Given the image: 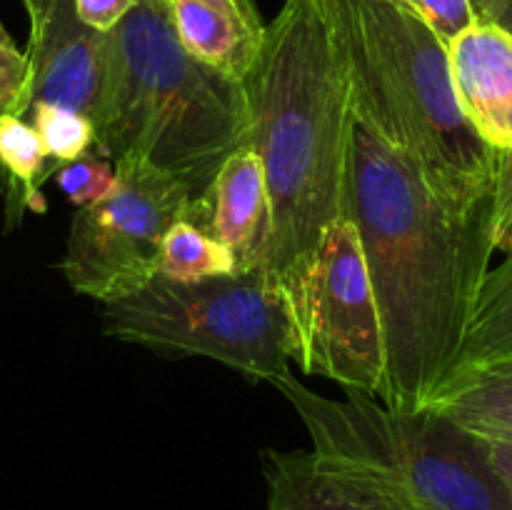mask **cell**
<instances>
[{
  "instance_id": "cell-12",
  "label": "cell",
  "mask_w": 512,
  "mask_h": 510,
  "mask_svg": "<svg viewBox=\"0 0 512 510\" xmlns=\"http://www.w3.org/2000/svg\"><path fill=\"white\" fill-rule=\"evenodd\" d=\"M268 510H415L398 495L338 468L308 450H263Z\"/></svg>"
},
{
  "instance_id": "cell-25",
  "label": "cell",
  "mask_w": 512,
  "mask_h": 510,
  "mask_svg": "<svg viewBox=\"0 0 512 510\" xmlns=\"http://www.w3.org/2000/svg\"><path fill=\"white\" fill-rule=\"evenodd\" d=\"M475 15V23H493L503 0H468Z\"/></svg>"
},
{
  "instance_id": "cell-3",
  "label": "cell",
  "mask_w": 512,
  "mask_h": 510,
  "mask_svg": "<svg viewBox=\"0 0 512 510\" xmlns=\"http://www.w3.org/2000/svg\"><path fill=\"white\" fill-rule=\"evenodd\" d=\"M353 118L460 213L490 205L495 150L465 118L448 45L398 0H320Z\"/></svg>"
},
{
  "instance_id": "cell-11",
  "label": "cell",
  "mask_w": 512,
  "mask_h": 510,
  "mask_svg": "<svg viewBox=\"0 0 512 510\" xmlns=\"http://www.w3.org/2000/svg\"><path fill=\"white\" fill-rule=\"evenodd\" d=\"M450 78L465 118L493 150H512V35L473 23L448 43Z\"/></svg>"
},
{
  "instance_id": "cell-9",
  "label": "cell",
  "mask_w": 512,
  "mask_h": 510,
  "mask_svg": "<svg viewBox=\"0 0 512 510\" xmlns=\"http://www.w3.org/2000/svg\"><path fill=\"white\" fill-rule=\"evenodd\" d=\"M30 20V105H65L98 120L108 78V33L93 30L73 0H23Z\"/></svg>"
},
{
  "instance_id": "cell-10",
  "label": "cell",
  "mask_w": 512,
  "mask_h": 510,
  "mask_svg": "<svg viewBox=\"0 0 512 510\" xmlns=\"http://www.w3.org/2000/svg\"><path fill=\"white\" fill-rule=\"evenodd\" d=\"M185 220L233 253L238 270L263 268L270 238V203L263 163L250 143L235 148L193 200Z\"/></svg>"
},
{
  "instance_id": "cell-20",
  "label": "cell",
  "mask_w": 512,
  "mask_h": 510,
  "mask_svg": "<svg viewBox=\"0 0 512 510\" xmlns=\"http://www.w3.org/2000/svg\"><path fill=\"white\" fill-rule=\"evenodd\" d=\"M30 65L28 55L15 48L8 30L0 25V115H28Z\"/></svg>"
},
{
  "instance_id": "cell-27",
  "label": "cell",
  "mask_w": 512,
  "mask_h": 510,
  "mask_svg": "<svg viewBox=\"0 0 512 510\" xmlns=\"http://www.w3.org/2000/svg\"><path fill=\"white\" fill-rule=\"evenodd\" d=\"M493 23L498 25V28L508 30V33L512 35V0H503V5H500V10H498V15H495Z\"/></svg>"
},
{
  "instance_id": "cell-6",
  "label": "cell",
  "mask_w": 512,
  "mask_h": 510,
  "mask_svg": "<svg viewBox=\"0 0 512 510\" xmlns=\"http://www.w3.org/2000/svg\"><path fill=\"white\" fill-rule=\"evenodd\" d=\"M105 335L170 358L218 360L248 380L290 375V325L263 268L175 283L155 275L103 305Z\"/></svg>"
},
{
  "instance_id": "cell-21",
  "label": "cell",
  "mask_w": 512,
  "mask_h": 510,
  "mask_svg": "<svg viewBox=\"0 0 512 510\" xmlns=\"http://www.w3.org/2000/svg\"><path fill=\"white\" fill-rule=\"evenodd\" d=\"M490 235L495 250L505 255L512 253V150H495Z\"/></svg>"
},
{
  "instance_id": "cell-26",
  "label": "cell",
  "mask_w": 512,
  "mask_h": 510,
  "mask_svg": "<svg viewBox=\"0 0 512 510\" xmlns=\"http://www.w3.org/2000/svg\"><path fill=\"white\" fill-rule=\"evenodd\" d=\"M203 3L215 5V8L230 10V13H255V3L253 0H203Z\"/></svg>"
},
{
  "instance_id": "cell-16",
  "label": "cell",
  "mask_w": 512,
  "mask_h": 510,
  "mask_svg": "<svg viewBox=\"0 0 512 510\" xmlns=\"http://www.w3.org/2000/svg\"><path fill=\"white\" fill-rule=\"evenodd\" d=\"M45 153L33 125L18 115H0V170L8 180L10 215L20 208L43 213L45 203L40 195V183L45 180Z\"/></svg>"
},
{
  "instance_id": "cell-7",
  "label": "cell",
  "mask_w": 512,
  "mask_h": 510,
  "mask_svg": "<svg viewBox=\"0 0 512 510\" xmlns=\"http://www.w3.org/2000/svg\"><path fill=\"white\" fill-rule=\"evenodd\" d=\"M290 358L310 375L378 398L383 335L355 225L338 218L323 235L303 283L283 300Z\"/></svg>"
},
{
  "instance_id": "cell-18",
  "label": "cell",
  "mask_w": 512,
  "mask_h": 510,
  "mask_svg": "<svg viewBox=\"0 0 512 510\" xmlns=\"http://www.w3.org/2000/svg\"><path fill=\"white\" fill-rule=\"evenodd\" d=\"M28 113L33 118V128L43 143L45 153L55 160V165L68 163V160L88 153L90 145L95 143L93 120L78 110L38 100V103L30 105Z\"/></svg>"
},
{
  "instance_id": "cell-1",
  "label": "cell",
  "mask_w": 512,
  "mask_h": 510,
  "mask_svg": "<svg viewBox=\"0 0 512 510\" xmlns=\"http://www.w3.org/2000/svg\"><path fill=\"white\" fill-rule=\"evenodd\" d=\"M343 215L358 230L383 335L378 400L425 408L453 373L490 270V205L450 208L408 160L350 118Z\"/></svg>"
},
{
  "instance_id": "cell-13",
  "label": "cell",
  "mask_w": 512,
  "mask_h": 510,
  "mask_svg": "<svg viewBox=\"0 0 512 510\" xmlns=\"http://www.w3.org/2000/svg\"><path fill=\"white\" fill-rule=\"evenodd\" d=\"M178 43L198 63L243 83L258 63L265 40L260 13H230L203 0H168Z\"/></svg>"
},
{
  "instance_id": "cell-23",
  "label": "cell",
  "mask_w": 512,
  "mask_h": 510,
  "mask_svg": "<svg viewBox=\"0 0 512 510\" xmlns=\"http://www.w3.org/2000/svg\"><path fill=\"white\" fill-rule=\"evenodd\" d=\"M135 3L138 0H73L78 18L100 33H110Z\"/></svg>"
},
{
  "instance_id": "cell-4",
  "label": "cell",
  "mask_w": 512,
  "mask_h": 510,
  "mask_svg": "<svg viewBox=\"0 0 512 510\" xmlns=\"http://www.w3.org/2000/svg\"><path fill=\"white\" fill-rule=\"evenodd\" d=\"M93 125L98 155L170 175L193 200L220 163L250 143L243 83L185 53L168 0H138L108 33V78Z\"/></svg>"
},
{
  "instance_id": "cell-22",
  "label": "cell",
  "mask_w": 512,
  "mask_h": 510,
  "mask_svg": "<svg viewBox=\"0 0 512 510\" xmlns=\"http://www.w3.org/2000/svg\"><path fill=\"white\" fill-rule=\"evenodd\" d=\"M398 3L408 5L415 13L423 15L425 23L440 35L445 45L475 23L468 0H398Z\"/></svg>"
},
{
  "instance_id": "cell-2",
  "label": "cell",
  "mask_w": 512,
  "mask_h": 510,
  "mask_svg": "<svg viewBox=\"0 0 512 510\" xmlns=\"http://www.w3.org/2000/svg\"><path fill=\"white\" fill-rule=\"evenodd\" d=\"M243 88L270 203L263 270L283 303L303 283L325 230L343 218L353 113L320 0H285L265 25Z\"/></svg>"
},
{
  "instance_id": "cell-15",
  "label": "cell",
  "mask_w": 512,
  "mask_h": 510,
  "mask_svg": "<svg viewBox=\"0 0 512 510\" xmlns=\"http://www.w3.org/2000/svg\"><path fill=\"white\" fill-rule=\"evenodd\" d=\"M512 358V253L485 273L450 378L478 365ZM448 378V380H450ZM445 380V383H448Z\"/></svg>"
},
{
  "instance_id": "cell-5",
  "label": "cell",
  "mask_w": 512,
  "mask_h": 510,
  "mask_svg": "<svg viewBox=\"0 0 512 510\" xmlns=\"http://www.w3.org/2000/svg\"><path fill=\"white\" fill-rule=\"evenodd\" d=\"M273 388L300 415L320 463L358 475L415 510H512V488L483 440L445 415L395 410L355 390L330 400L293 373Z\"/></svg>"
},
{
  "instance_id": "cell-14",
  "label": "cell",
  "mask_w": 512,
  "mask_h": 510,
  "mask_svg": "<svg viewBox=\"0 0 512 510\" xmlns=\"http://www.w3.org/2000/svg\"><path fill=\"white\" fill-rule=\"evenodd\" d=\"M425 408L478 438L512 443V358L453 375Z\"/></svg>"
},
{
  "instance_id": "cell-17",
  "label": "cell",
  "mask_w": 512,
  "mask_h": 510,
  "mask_svg": "<svg viewBox=\"0 0 512 510\" xmlns=\"http://www.w3.org/2000/svg\"><path fill=\"white\" fill-rule=\"evenodd\" d=\"M233 273H240V270L225 245H220L185 218L170 225L163 238V248H160V278L175 280V283H200V280Z\"/></svg>"
},
{
  "instance_id": "cell-24",
  "label": "cell",
  "mask_w": 512,
  "mask_h": 510,
  "mask_svg": "<svg viewBox=\"0 0 512 510\" xmlns=\"http://www.w3.org/2000/svg\"><path fill=\"white\" fill-rule=\"evenodd\" d=\"M483 440V448L488 453L490 463L493 468L498 470L500 478L512 488V443H503V440H488V438H480Z\"/></svg>"
},
{
  "instance_id": "cell-19",
  "label": "cell",
  "mask_w": 512,
  "mask_h": 510,
  "mask_svg": "<svg viewBox=\"0 0 512 510\" xmlns=\"http://www.w3.org/2000/svg\"><path fill=\"white\" fill-rule=\"evenodd\" d=\"M50 175H55L58 188L63 190V195L75 208L105 200L120 185V175L115 165L108 158H103V155L90 153V150L78 155L75 160L55 165Z\"/></svg>"
},
{
  "instance_id": "cell-8",
  "label": "cell",
  "mask_w": 512,
  "mask_h": 510,
  "mask_svg": "<svg viewBox=\"0 0 512 510\" xmlns=\"http://www.w3.org/2000/svg\"><path fill=\"white\" fill-rule=\"evenodd\" d=\"M120 185L98 203L75 208L65 258L70 288L113 303L158 275L160 248L170 225L188 215L193 193L185 183L135 165H115Z\"/></svg>"
}]
</instances>
